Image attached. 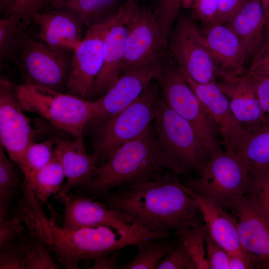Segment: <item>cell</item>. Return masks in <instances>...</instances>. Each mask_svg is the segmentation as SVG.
<instances>
[{
	"instance_id": "8",
	"label": "cell",
	"mask_w": 269,
	"mask_h": 269,
	"mask_svg": "<svg viewBox=\"0 0 269 269\" xmlns=\"http://www.w3.org/2000/svg\"><path fill=\"white\" fill-rule=\"evenodd\" d=\"M156 80L163 99L193 126L210 156L214 152L221 149L218 134L211 119L170 54Z\"/></svg>"
},
{
	"instance_id": "47",
	"label": "cell",
	"mask_w": 269,
	"mask_h": 269,
	"mask_svg": "<svg viewBox=\"0 0 269 269\" xmlns=\"http://www.w3.org/2000/svg\"><path fill=\"white\" fill-rule=\"evenodd\" d=\"M74 0H45V4H46L51 9H61L65 4Z\"/></svg>"
},
{
	"instance_id": "13",
	"label": "cell",
	"mask_w": 269,
	"mask_h": 269,
	"mask_svg": "<svg viewBox=\"0 0 269 269\" xmlns=\"http://www.w3.org/2000/svg\"><path fill=\"white\" fill-rule=\"evenodd\" d=\"M111 19L89 27L73 51L66 88L67 93L87 101L92 97L95 80L103 64L104 41Z\"/></svg>"
},
{
	"instance_id": "25",
	"label": "cell",
	"mask_w": 269,
	"mask_h": 269,
	"mask_svg": "<svg viewBox=\"0 0 269 269\" xmlns=\"http://www.w3.org/2000/svg\"><path fill=\"white\" fill-rule=\"evenodd\" d=\"M127 0H75L62 8L71 12L88 27L115 16Z\"/></svg>"
},
{
	"instance_id": "26",
	"label": "cell",
	"mask_w": 269,
	"mask_h": 269,
	"mask_svg": "<svg viewBox=\"0 0 269 269\" xmlns=\"http://www.w3.org/2000/svg\"><path fill=\"white\" fill-rule=\"evenodd\" d=\"M238 154L250 168H269V117L249 134Z\"/></svg>"
},
{
	"instance_id": "38",
	"label": "cell",
	"mask_w": 269,
	"mask_h": 269,
	"mask_svg": "<svg viewBox=\"0 0 269 269\" xmlns=\"http://www.w3.org/2000/svg\"><path fill=\"white\" fill-rule=\"evenodd\" d=\"M156 269H197V268L181 242L159 262Z\"/></svg>"
},
{
	"instance_id": "33",
	"label": "cell",
	"mask_w": 269,
	"mask_h": 269,
	"mask_svg": "<svg viewBox=\"0 0 269 269\" xmlns=\"http://www.w3.org/2000/svg\"><path fill=\"white\" fill-rule=\"evenodd\" d=\"M204 228L205 225L197 227H183L175 230V234L181 239L197 269H210L205 254Z\"/></svg>"
},
{
	"instance_id": "35",
	"label": "cell",
	"mask_w": 269,
	"mask_h": 269,
	"mask_svg": "<svg viewBox=\"0 0 269 269\" xmlns=\"http://www.w3.org/2000/svg\"><path fill=\"white\" fill-rule=\"evenodd\" d=\"M45 0H0L2 17L13 18L23 25L31 20L33 15L40 11Z\"/></svg>"
},
{
	"instance_id": "4",
	"label": "cell",
	"mask_w": 269,
	"mask_h": 269,
	"mask_svg": "<svg viewBox=\"0 0 269 269\" xmlns=\"http://www.w3.org/2000/svg\"><path fill=\"white\" fill-rule=\"evenodd\" d=\"M13 87L24 112L40 116L74 139H83L92 114V101L29 83Z\"/></svg>"
},
{
	"instance_id": "34",
	"label": "cell",
	"mask_w": 269,
	"mask_h": 269,
	"mask_svg": "<svg viewBox=\"0 0 269 269\" xmlns=\"http://www.w3.org/2000/svg\"><path fill=\"white\" fill-rule=\"evenodd\" d=\"M247 195L258 205L269 221V168L250 167Z\"/></svg>"
},
{
	"instance_id": "24",
	"label": "cell",
	"mask_w": 269,
	"mask_h": 269,
	"mask_svg": "<svg viewBox=\"0 0 269 269\" xmlns=\"http://www.w3.org/2000/svg\"><path fill=\"white\" fill-rule=\"evenodd\" d=\"M227 24L236 34L249 58H253L267 34L266 17L261 0H248Z\"/></svg>"
},
{
	"instance_id": "28",
	"label": "cell",
	"mask_w": 269,
	"mask_h": 269,
	"mask_svg": "<svg viewBox=\"0 0 269 269\" xmlns=\"http://www.w3.org/2000/svg\"><path fill=\"white\" fill-rule=\"evenodd\" d=\"M137 253L127 263L120 264L121 269H156L159 262L174 248L175 244L163 238L146 239L136 244Z\"/></svg>"
},
{
	"instance_id": "42",
	"label": "cell",
	"mask_w": 269,
	"mask_h": 269,
	"mask_svg": "<svg viewBox=\"0 0 269 269\" xmlns=\"http://www.w3.org/2000/svg\"><path fill=\"white\" fill-rule=\"evenodd\" d=\"M250 75L269 77V33L246 70Z\"/></svg>"
},
{
	"instance_id": "17",
	"label": "cell",
	"mask_w": 269,
	"mask_h": 269,
	"mask_svg": "<svg viewBox=\"0 0 269 269\" xmlns=\"http://www.w3.org/2000/svg\"><path fill=\"white\" fill-rule=\"evenodd\" d=\"M231 210L238 219L242 246L255 257L258 269H269V220L247 195L238 199Z\"/></svg>"
},
{
	"instance_id": "3",
	"label": "cell",
	"mask_w": 269,
	"mask_h": 269,
	"mask_svg": "<svg viewBox=\"0 0 269 269\" xmlns=\"http://www.w3.org/2000/svg\"><path fill=\"white\" fill-rule=\"evenodd\" d=\"M114 230L106 226L67 230L49 220L45 231L46 244L65 268L77 269L80 262L94 261L141 240L160 237L157 233L133 224L126 234Z\"/></svg>"
},
{
	"instance_id": "6",
	"label": "cell",
	"mask_w": 269,
	"mask_h": 269,
	"mask_svg": "<svg viewBox=\"0 0 269 269\" xmlns=\"http://www.w3.org/2000/svg\"><path fill=\"white\" fill-rule=\"evenodd\" d=\"M158 100L157 87L151 83L134 102L97 127L92 155L97 166L149 129L154 121Z\"/></svg>"
},
{
	"instance_id": "46",
	"label": "cell",
	"mask_w": 269,
	"mask_h": 269,
	"mask_svg": "<svg viewBox=\"0 0 269 269\" xmlns=\"http://www.w3.org/2000/svg\"><path fill=\"white\" fill-rule=\"evenodd\" d=\"M120 251L103 255L94 260L91 269H115L120 267Z\"/></svg>"
},
{
	"instance_id": "12",
	"label": "cell",
	"mask_w": 269,
	"mask_h": 269,
	"mask_svg": "<svg viewBox=\"0 0 269 269\" xmlns=\"http://www.w3.org/2000/svg\"><path fill=\"white\" fill-rule=\"evenodd\" d=\"M168 56L167 54L148 64L121 74L105 94L92 101V114L88 125L97 127L134 102L152 81L157 78Z\"/></svg>"
},
{
	"instance_id": "39",
	"label": "cell",
	"mask_w": 269,
	"mask_h": 269,
	"mask_svg": "<svg viewBox=\"0 0 269 269\" xmlns=\"http://www.w3.org/2000/svg\"><path fill=\"white\" fill-rule=\"evenodd\" d=\"M219 3V0H185L183 6L190 9L193 15L205 27L214 23Z\"/></svg>"
},
{
	"instance_id": "49",
	"label": "cell",
	"mask_w": 269,
	"mask_h": 269,
	"mask_svg": "<svg viewBox=\"0 0 269 269\" xmlns=\"http://www.w3.org/2000/svg\"><path fill=\"white\" fill-rule=\"evenodd\" d=\"M158 0V2H159V0Z\"/></svg>"
},
{
	"instance_id": "41",
	"label": "cell",
	"mask_w": 269,
	"mask_h": 269,
	"mask_svg": "<svg viewBox=\"0 0 269 269\" xmlns=\"http://www.w3.org/2000/svg\"><path fill=\"white\" fill-rule=\"evenodd\" d=\"M24 225L22 219L17 215L0 217V246L14 241L23 233Z\"/></svg>"
},
{
	"instance_id": "43",
	"label": "cell",
	"mask_w": 269,
	"mask_h": 269,
	"mask_svg": "<svg viewBox=\"0 0 269 269\" xmlns=\"http://www.w3.org/2000/svg\"><path fill=\"white\" fill-rule=\"evenodd\" d=\"M248 0H219L218 12L214 23L226 24L229 23Z\"/></svg>"
},
{
	"instance_id": "32",
	"label": "cell",
	"mask_w": 269,
	"mask_h": 269,
	"mask_svg": "<svg viewBox=\"0 0 269 269\" xmlns=\"http://www.w3.org/2000/svg\"><path fill=\"white\" fill-rule=\"evenodd\" d=\"M22 23L13 18L2 17L0 19V63L10 60L17 61L22 32Z\"/></svg>"
},
{
	"instance_id": "15",
	"label": "cell",
	"mask_w": 269,
	"mask_h": 269,
	"mask_svg": "<svg viewBox=\"0 0 269 269\" xmlns=\"http://www.w3.org/2000/svg\"><path fill=\"white\" fill-rule=\"evenodd\" d=\"M182 72L202 108L211 119L218 134L222 137L225 150L238 154L249 133L233 115L227 97L216 82L200 83L184 72Z\"/></svg>"
},
{
	"instance_id": "40",
	"label": "cell",
	"mask_w": 269,
	"mask_h": 269,
	"mask_svg": "<svg viewBox=\"0 0 269 269\" xmlns=\"http://www.w3.org/2000/svg\"><path fill=\"white\" fill-rule=\"evenodd\" d=\"M204 240L210 269H229V253L212 238L205 226Z\"/></svg>"
},
{
	"instance_id": "48",
	"label": "cell",
	"mask_w": 269,
	"mask_h": 269,
	"mask_svg": "<svg viewBox=\"0 0 269 269\" xmlns=\"http://www.w3.org/2000/svg\"><path fill=\"white\" fill-rule=\"evenodd\" d=\"M264 8L267 33H269V0H261Z\"/></svg>"
},
{
	"instance_id": "44",
	"label": "cell",
	"mask_w": 269,
	"mask_h": 269,
	"mask_svg": "<svg viewBox=\"0 0 269 269\" xmlns=\"http://www.w3.org/2000/svg\"><path fill=\"white\" fill-rule=\"evenodd\" d=\"M250 76L255 85L261 108L266 116L269 117V77Z\"/></svg>"
},
{
	"instance_id": "29",
	"label": "cell",
	"mask_w": 269,
	"mask_h": 269,
	"mask_svg": "<svg viewBox=\"0 0 269 269\" xmlns=\"http://www.w3.org/2000/svg\"><path fill=\"white\" fill-rule=\"evenodd\" d=\"M55 146V137L39 143L34 142L29 146L25 156V167L22 171L24 180L21 188L34 192L36 176L52 158Z\"/></svg>"
},
{
	"instance_id": "7",
	"label": "cell",
	"mask_w": 269,
	"mask_h": 269,
	"mask_svg": "<svg viewBox=\"0 0 269 269\" xmlns=\"http://www.w3.org/2000/svg\"><path fill=\"white\" fill-rule=\"evenodd\" d=\"M250 173L248 164L240 155L221 149L212 153L199 177L186 185L225 210H232L249 190Z\"/></svg>"
},
{
	"instance_id": "45",
	"label": "cell",
	"mask_w": 269,
	"mask_h": 269,
	"mask_svg": "<svg viewBox=\"0 0 269 269\" xmlns=\"http://www.w3.org/2000/svg\"><path fill=\"white\" fill-rule=\"evenodd\" d=\"M229 255V269L257 268L255 257L245 249L241 252Z\"/></svg>"
},
{
	"instance_id": "22",
	"label": "cell",
	"mask_w": 269,
	"mask_h": 269,
	"mask_svg": "<svg viewBox=\"0 0 269 269\" xmlns=\"http://www.w3.org/2000/svg\"><path fill=\"white\" fill-rule=\"evenodd\" d=\"M55 149L66 179L60 192L54 196L58 200L72 189L88 183L94 176L98 166L94 156L86 152L83 139L69 140L56 137Z\"/></svg>"
},
{
	"instance_id": "1",
	"label": "cell",
	"mask_w": 269,
	"mask_h": 269,
	"mask_svg": "<svg viewBox=\"0 0 269 269\" xmlns=\"http://www.w3.org/2000/svg\"><path fill=\"white\" fill-rule=\"evenodd\" d=\"M173 173L158 180L120 187L99 197L101 202L128 216L132 224L169 236V230L204 226L197 201Z\"/></svg>"
},
{
	"instance_id": "5",
	"label": "cell",
	"mask_w": 269,
	"mask_h": 269,
	"mask_svg": "<svg viewBox=\"0 0 269 269\" xmlns=\"http://www.w3.org/2000/svg\"><path fill=\"white\" fill-rule=\"evenodd\" d=\"M154 125L171 171L180 174L195 170L200 174L210 155L193 126L163 98H158Z\"/></svg>"
},
{
	"instance_id": "31",
	"label": "cell",
	"mask_w": 269,
	"mask_h": 269,
	"mask_svg": "<svg viewBox=\"0 0 269 269\" xmlns=\"http://www.w3.org/2000/svg\"><path fill=\"white\" fill-rule=\"evenodd\" d=\"M24 256L25 269H58L49 247L31 233L21 235Z\"/></svg>"
},
{
	"instance_id": "37",
	"label": "cell",
	"mask_w": 269,
	"mask_h": 269,
	"mask_svg": "<svg viewBox=\"0 0 269 269\" xmlns=\"http://www.w3.org/2000/svg\"><path fill=\"white\" fill-rule=\"evenodd\" d=\"M21 235L14 241L0 246V269H25Z\"/></svg>"
},
{
	"instance_id": "11",
	"label": "cell",
	"mask_w": 269,
	"mask_h": 269,
	"mask_svg": "<svg viewBox=\"0 0 269 269\" xmlns=\"http://www.w3.org/2000/svg\"><path fill=\"white\" fill-rule=\"evenodd\" d=\"M170 35L168 52L181 69L195 81H217L216 68L200 30L192 21L179 13Z\"/></svg>"
},
{
	"instance_id": "14",
	"label": "cell",
	"mask_w": 269,
	"mask_h": 269,
	"mask_svg": "<svg viewBox=\"0 0 269 269\" xmlns=\"http://www.w3.org/2000/svg\"><path fill=\"white\" fill-rule=\"evenodd\" d=\"M9 82L0 81V145L9 158L23 171L25 156L29 146L34 142L35 132L25 115Z\"/></svg>"
},
{
	"instance_id": "10",
	"label": "cell",
	"mask_w": 269,
	"mask_h": 269,
	"mask_svg": "<svg viewBox=\"0 0 269 269\" xmlns=\"http://www.w3.org/2000/svg\"><path fill=\"white\" fill-rule=\"evenodd\" d=\"M67 51L51 48L23 33L16 62L24 83L61 92L70 72Z\"/></svg>"
},
{
	"instance_id": "36",
	"label": "cell",
	"mask_w": 269,
	"mask_h": 269,
	"mask_svg": "<svg viewBox=\"0 0 269 269\" xmlns=\"http://www.w3.org/2000/svg\"><path fill=\"white\" fill-rule=\"evenodd\" d=\"M185 0H159L153 11L163 38H169L172 27Z\"/></svg>"
},
{
	"instance_id": "27",
	"label": "cell",
	"mask_w": 269,
	"mask_h": 269,
	"mask_svg": "<svg viewBox=\"0 0 269 269\" xmlns=\"http://www.w3.org/2000/svg\"><path fill=\"white\" fill-rule=\"evenodd\" d=\"M65 178L59 156L54 149L52 158L38 172L34 181V194L41 207L47 202L50 197L55 196L60 192Z\"/></svg>"
},
{
	"instance_id": "19",
	"label": "cell",
	"mask_w": 269,
	"mask_h": 269,
	"mask_svg": "<svg viewBox=\"0 0 269 269\" xmlns=\"http://www.w3.org/2000/svg\"><path fill=\"white\" fill-rule=\"evenodd\" d=\"M217 73L238 76L246 73L248 58L241 41L227 25L214 23L200 30Z\"/></svg>"
},
{
	"instance_id": "30",
	"label": "cell",
	"mask_w": 269,
	"mask_h": 269,
	"mask_svg": "<svg viewBox=\"0 0 269 269\" xmlns=\"http://www.w3.org/2000/svg\"><path fill=\"white\" fill-rule=\"evenodd\" d=\"M0 146V217L9 214L10 205L22 183L13 162L5 155Z\"/></svg>"
},
{
	"instance_id": "23",
	"label": "cell",
	"mask_w": 269,
	"mask_h": 269,
	"mask_svg": "<svg viewBox=\"0 0 269 269\" xmlns=\"http://www.w3.org/2000/svg\"><path fill=\"white\" fill-rule=\"evenodd\" d=\"M185 191L198 204L205 226L212 238L229 254L244 249L241 245L237 217L227 212L219 204L198 194L184 185Z\"/></svg>"
},
{
	"instance_id": "2",
	"label": "cell",
	"mask_w": 269,
	"mask_h": 269,
	"mask_svg": "<svg viewBox=\"0 0 269 269\" xmlns=\"http://www.w3.org/2000/svg\"><path fill=\"white\" fill-rule=\"evenodd\" d=\"M165 169L171 171V165L153 122L145 132L121 146L98 165L91 180L78 189L94 199L116 187L158 180Z\"/></svg>"
},
{
	"instance_id": "20",
	"label": "cell",
	"mask_w": 269,
	"mask_h": 269,
	"mask_svg": "<svg viewBox=\"0 0 269 269\" xmlns=\"http://www.w3.org/2000/svg\"><path fill=\"white\" fill-rule=\"evenodd\" d=\"M131 0H127L118 13L111 19L104 41V60L94 86L92 97H100L116 82L120 76L127 34Z\"/></svg>"
},
{
	"instance_id": "21",
	"label": "cell",
	"mask_w": 269,
	"mask_h": 269,
	"mask_svg": "<svg viewBox=\"0 0 269 269\" xmlns=\"http://www.w3.org/2000/svg\"><path fill=\"white\" fill-rule=\"evenodd\" d=\"M31 20L38 27V36L49 47L73 51L83 39L82 24L70 12L51 9L36 12Z\"/></svg>"
},
{
	"instance_id": "9",
	"label": "cell",
	"mask_w": 269,
	"mask_h": 269,
	"mask_svg": "<svg viewBox=\"0 0 269 269\" xmlns=\"http://www.w3.org/2000/svg\"><path fill=\"white\" fill-rule=\"evenodd\" d=\"M125 53L120 76L128 71L153 62L167 55L164 40L153 11L131 0L127 21Z\"/></svg>"
},
{
	"instance_id": "18",
	"label": "cell",
	"mask_w": 269,
	"mask_h": 269,
	"mask_svg": "<svg viewBox=\"0 0 269 269\" xmlns=\"http://www.w3.org/2000/svg\"><path fill=\"white\" fill-rule=\"evenodd\" d=\"M216 80L228 100L232 113L242 127L249 134L257 129L266 116L250 76L246 72L238 76L219 73Z\"/></svg>"
},
{
	"instance_id": "16",
	"label": "cell",
	"mask_w": 269,
	"mask_h": 269,
	"mask_svg": "<svg viewBox=\"0 0 269 269\" xmlns=\"http://www.w3.org/2000/svg\"><path fill=\"white\" fill-rule=\"evenodd\" d=\"M58 201L64 207L62 226L63 229L72 230L106 226L126 234L133 227L128 216L86 196L70 192Z\"/></svg>"
}]
</instances>
